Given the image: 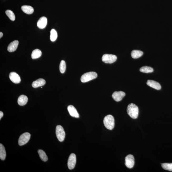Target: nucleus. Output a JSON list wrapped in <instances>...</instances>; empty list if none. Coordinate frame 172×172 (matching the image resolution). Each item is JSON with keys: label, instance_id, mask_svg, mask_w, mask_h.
<instances>
[{"label": "nucleus", "instance_id": "b1692460", "mask_svg": "<svg viewBox=\"0 0 172 172\" xmlns=\"http://www.w3.org/2000/svg\"><path fill=\"white\" fill-rule=\"evenodd\" d=\"M6 13L7 16L11 21H14L16 19V17L13 11L10 10H7L6 11Z\"/></svg>", "mask_w": 172, "mask_h": 172}, {"label": "nucleus", "instance_id": "1a4fd4ad", "mask_svg": "<svg viewBox=\"0 0 172 172\" xmlns=\"http://www.w3.org/2000/svg\"><path fill=\"white\" fill-rule=\"evenodd\" d=\"M125 96V93L122 91L115 92L112 94V98L117 102L121 101Z\"/></svg>", "mask_w": 172, "mask_h": 172}, {"label": "nucleus", "instance_id": "f3484780", "mask_svg": "<svg viewBox=\"0 0 172 172\" xmlns=\"http://www.w3.org/2000/svg\"><path fill=\"white\" fill-rule=\"evenodd\" d=\"M21 8L22 11L27 14H31L34 12V9L33 7L30 6H23Z\"/></svg>", "mask_w": 172, "mask_h": 172}, {"label": "nucleus", "instance_id": "aec40b11", "mask_svg": "<svg viewBox=\"0 0 172 172\" xmlns=\"http://www.w3.org/2000/svg\"><path fill=\"white\" fill-rule=\"evenodd\" d=\"M42 52L40 50L36 49L33 50L31 54V57L33 59L39 58L42 55Z\"/></svg>", "mask_w": 172, "mask_h": 172}, {"label": "nucleus", "instance_id": "f8f14e48", "mask_svg": "<svg viewBox=\"0 0 172 172\" xmlns=\"http://www.w3.org/2000/svg\"><path fill=\"white\" fill-rule=\"evenodd\" d=\"M47 19L45 17H42L39 19L37 23V26L39 28L43 29L46 26Z\"/></svg>", "mask_w": 172, "mask_h": 172}, {"label": "nucleus", "instance_id": "6e6552de", "mask_svg": "<svg viewBox=\"0 0 172 172\" xmlns=\"http://www.w3.org/2000/svg\"><path fill=\"white\" fill-rule=\"evenodd\" d=\"M125 164L126 167L129 169L133 168L135 164L134 158L133 155H127L125 158Z\"/></svg>", "mask_w": 172, "mask_h": 172}, {"label": "nucleus", "instance_id": "ddd939ff", "mask_svg": "<svg viewBox=\"0 0 172 172\" xmlns=\"http://www.w3.org/2000/svg\"><path fill=\"white\" fill-rule=\"evenodd\" d=\"M147 84L148 86L154 88L157 90H160L161 89V87L160 84L158 82L153 80L147 81Z\"/></svg>", "mask_w": 172, "mask_h": 172}, {"label": "nucleus", "instance_id": "39448f33", "mask_svg": "<svg viewBox=\"0 0 172 172\" xmlns=\"http://www.w3.org/2000/svg\"><path fill=\"white\" fill-rule=\"evenodd\" d=\"M117 57L115 55L105 54L103 55L102 60L104 63H112L117 60Z\"/></svg>", "mask_w": 172, "mask_h": 172}, {"label": "nucleus", "instance_id": "412c9836", "mask_svg": "<svg viewBox=\"0 0 172 172\" xmlns=\"http://www.w3.org/2000/svg\"><path fill=\"white\" fill-rule=\"evenodd\" d=\"M38 153L42 161L44 162H46L48 160V156H47L46 154L43 150H39L38 151Z\"/></svg>", "mask_w": 172, "mask_h": 172}, {"label": "nucleus", "instance_id": "bb28decb", "mask_svg": "<svg viewBox=\"0 0 172 172\" xmlns=\"http://www.w3.org/2000/svg\"><path fill=\"white\" fill-rule=\"evenodd\" d=\"M4 114L2 112H0V119L1 120V118L3 116Z\"/></svg>", "mask_w": 172, "mask_h": 172}, {"label": "nucleus", "instance_id": "dca6fc26", "mask_svg": "<svg viewBox=\"0 0 172 172\" xmlns=\"http://www.w3.org/2000/svg\"><path fill=\"white\" fill-rule=\"evenodd\" d=\"M28 99L27 96L25 95H21L18 99V103L19 106H23L27 104Z\"/></svg>", "mask_w": 172, "mask_h": 172}, {"label": "nucleus", "instance_id": "9d476101", "mask_svg": "<svg viewBox=\"0 0 172 172\" xmlns=\"http://www.w3.org/2000/svg\"><path fill=\"white\" fill-rule=\"evenodd\" d=\"M11 80L15 83H19L21 81L20 77L19 75L15 72H11L9 75Z\"/></svg>", "mask_w": 172, "mask_h": 172}, {"label": "nucleus", "instance_id": "0eeeda50", "mask_svg": "<svg viewBox=\"0 0 172 172\" xmlns=\"http://www.w3.org/2000/svg\"><path fill=\"white\" fill-rule=\"evenodd\" d=\"M76 162V157L74 153L71 154L68 158V166L70 170H72L74 168Z\"/></svg>", "mask_w": 172, "mask_h": 172}, {"label": "nucleus", "instance_id": "7ed1b4c3", "mask_svg": "<svg viewBox=\"0 0 172 172\" xmlns=\"http://www.w3.org/2000/svg\"><path fill=\"white\" fill-rule=\"evenodd\" d=\"M97 76V73L93 71L87 72L82 76L81 81L82 83H86L96 78Z\"/></svg>", "mask_w": 172, "mask_h": 172}, {"label": "nucleus", "instance_id": "a211bd4d", "mask_svg": "<svg viewBox=\"0 0 172 172\" xmlns=\"http://www.w3.org/2000/svg\"><path fill=\"white\" fill-rule=\"evenodd\" d=\"M144 54L142 51L139 50H133L131 53V56L134 59H137L141 57Z\"/></svg>", "mask_w": 172, "mask_h": 172}, {"label": "nucleus", "instance_id": "6ab92c4d", "mask_svg": "<svg viewBox=\"0 0 172 172\" xmlns=\"http://www.w3.org/2000/svg\"><path fill=\"white\" fill-rule=\"evenodd\" d=\"M6 156V153L5 149L3 144H0V159L2 160L5 159Z\"/></svg>", "mask_w": 172, "mask_h": 172}, {"label": "nucleus", "instance_id": "423d86ee", "mask_svg": "<svg viewBox=\"0 0 172 172\" xmlns=\"http://www.w3.org/2000/svg\"><path fill=\"white\" fill-rule=\"evenodd\" d=\"M30 137L31 135L30 134L27 132L23 134L19 138L18 141L19 145L21 146L26 144L30 140Z\"/></svg>", "mask_w": 172, "mask_h": 172}, {"label": "nucleus", "instance_id": "f257e3e1", "mask_svg": "<svg viewBox=\"0 0 172 172\" xmlns=\"http://www.w3.org/2000/svg\"><path fill=\"white\" fill-rule=\"evenodd\" d=\"M127 112L131 117L134 119H136L138 117L139 109L136 105L133 103H131L127 106Z\"/></svg>", "mask_w": 172, "mask_h": 172}, {"label": "nucleus", "instance_id": "20e7f679", "mask_svg": "<svg viewBox=\"0 0 172 172\" xmlns=\"http://www.w3.org/2000/svg\"><path fill=\"white\" fill-rule=\"evenodd\" d=\"M56 135L58 140L62 142L65 138V133L63 127L61 125H57L56 127Z\"/></svg>", "mask_w": 172, "mask_h": 172}, {"label": "nucleus", "instance_id": "4468645a", "mask_svg": "<svg viewBox=\"0 0 172 172\" xmlns=\"http://www.w3.org/2000/svg\"><path fill=\"white\" fill-rule=\"evenodd\" d=\"M19 43V41L17 40L13 41L9 45L7 48V50L10 52L16 51L17 49Z\"/></svg>", "mask_w": 172, "mask_h": 172}, {"label": "nucleus", "instance_id": "cd10ccee", "mask_svg": "<svg viewBox=\"0 0 172 172\" xmlns=\"http://www.w3.org/2000/svg\"><path fill=\"white\" fill-rule=\"evenodd\" d=\"M3 36V33L2 32H0V38H1L2 37V36Z\"/></svg>", "mask_w": 172, "mask_h": 172}, {"label": "nucleus", "instance_id": "393cba45", "mask_svg": "<svg viewBox=\"0 0 172 172\" xmlns=\"http://www.w3.org/2000/svg\"><path fill=\"white\" fill-rule=\"evenodd\" d=\"M66 63L65 61L62 60L60 63V66H59V70L60 72L62 73H63L66 70Z\"/></svg>", "mask_w": 172, "mask_h": 172}, {"label": "nucleus", "instance_id": "9b49d317", "mask_svg": "<svg viewBox=\"0 0 172 172\" xmlns=\"http://www.w3.org/2000/svg\"><path fill=\"white\" fill-rule=\"evenodd\" d=\"M68 110L71 116L76 118H78L79 116L78 112L76 108L72 105H70L68 107Z\"/></svg>", "mask_w": 172, "mask_h": 172}, {"label": "nucleus", "instance_id": "5701e85b", "mask_svg": "<svg viewBox=\"0 0 172 172\" xmlns=\"http://www.w3.org/2000/svg\"><path fill=\"white\" fill-rule=\"evenodd\" d=\"M57 33L56 30L52 29L51 31L50 39L52 42H54L57 40Z\"/></svg>", "mask_w": 172, "mask_h": 172}, {"label": "nucleus", "instance_id": "a878e982", "mask_svg": "<svg viewBox=\"0 0 172 172\" xmlns=\"http://www.w3.org/2000/svg\"><path fill=\"white\" fill-rule=\"evenodd\" d=\"M161 165L164 169L172 171V163H163Z\"/></svg>", "mask_w": 172, "mask_h": 172}, {"label": "nucleus", "instance_id": "4be33fe9", "mask_svg": "<svg viewBox=\"0 0 172 172\" xmlns=\"http://www.w3.org/2000/svg\"><path fill=\"white\" fill-rule=\"evenodd\" d=\"M140 71L143 73H149L153 72L154 70L150 67L144 66L140 68Z\"/></svg>", "mask_w": 172, "mask_h": 172}, {"label": "nucleus", "instance_id": "2eb2a0df", "mask_svg": "<svg viewBox=\"0 0 172 172\" xmlns=\"http://www.w3.org/2000/svg\"><path fill=\"white\" fill-rule=\"evenodd\" d=\"M45 83L46 81L45 80L42 78H39L33 82L32 86L33 88H36L44 86Z\"/></svg>", "mask_w": 172, "mask_h": 172}, {"label": "nucleus", "instance_id": "f03ea898", "mask_svg": "<svg viewBox=\"0 0 172 172\" xmlns=\"http://www.w3.org/2000/svg\"><path fill=\"white\" fill-rule=\"evenodd\" d=\"M103 122L105 127L109 130H112L115 127V119L112 115H108L105 117Z\"/></svg>", "mask_w": 172, "mask_h": 172}]
</instances>
